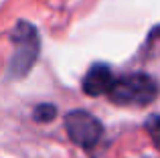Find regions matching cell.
I'll return each mask as SVG.
<instances>
[{"mask_svg": "<svg viewBox=\"0 0 160 158\" xmlns=\"http://www.w3.org/2000/svg\"><path fill=\"white\" fill-rule=\"evenodd\" d=\"M12 55L6 67V79L16 81L24 79L35 67L37 59L41 55V37L35 24L28 20H16L10 31Z\"/></svg>", "mask_w": 160, "mask_h": 158, "instance_id": "cell-1", "label": "cell"}, {"mask_svg": "<svg viewBox=\"0 0 160 158\" xmlns=\"http://www.w3.org/2000/svg\"><path fill=\"white\" fill-rule=\"evenodd\" d=\"M106 97L122 107H144L158 97V83L142 71L116 75Z\"/></svg>", "mask_w": 160, "mask_h": 158, "instance_id": "cell-2", "label": "cell"}, {"mask_svg": "<svg viewBox=\"0 0 160 158\" xmlns=\"http://www.w3.org/2000/svg\"><path fill=\"white\" fill-rule=\"evenodd\" d=\"M65 132L73 144L81 148H93L103 136V126L89 111L73 110L65 116Z\"/></svg>", "mask_w": 160, "mask_h": 158, "instance_id": "cell-3", "label": "cell"}, {"mask_svg": "<svg viewBox=\"0 0 160 158\" xmlns=\"http://www.w3.org/2000/svg\"><path fill=\"white\" fill-rule=\"evenodd\" d=\"M113 71L112 67L106 63H93L89 69H87L85 77H83L81 81V87L83 91H85L87 95H91V97H99V95H106L109 85H112L113 81Z\"/></svg>", "mask_w": 160, "mask_h": 158, "instance_id": "cell-4", "label": "cell"}, {"mask_svg": "<svg viewBox=\"0 0 160 158\" xmlns=\"http://www.w3.org/2000/svg\"><path fill=\"white\" fill-rule=\"evenodd\" d=\"M55 116H57V107H55L53 103H39V106H35V110H32V118L39 124L53 122Z\"/></svg>", "mask_w": 160, "mask_h": 158, "instance_id": "cell-5", "label": "cell"}, {"mask_svg": "<svg viewBox=\"0 0 160 158\" xmlns=\"http://www.w3.org/2000/svg\"><path fill=\"white\" fill-rule=\"evenodd\" d=\"M144 126H146V130H148L152 142L156 144V148L160 150V116H158V114L148 116V120L144 122Z\"/></svg>", "mask_w": 160, "mask_h": 158, "instance_id": "cell-6", "label": "cell"}]
</instances>
